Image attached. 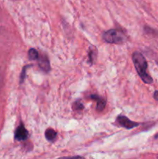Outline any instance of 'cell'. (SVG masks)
Masks as SVG:
<instances>
[{
    "instance_id": "obj_1",
    "label": "cell",
    "mask_w": 158,
    "mask_h": 159,
    "mask_svg": "<svg viewBox=\"0 0 158 159\" xmlns=\"http://www.w3.org/2000/svg\"><path fill=\"white\" fill-rule=\"evenodd\" d=\"M133 61L139 75L147 84L153 83V79L147 73V62L144 56L139 52H135L133 54Z\"/></svg>"
},
{
    "instance_id": "obj_2",
    "label": "cell",
    "mask_w": 158,
    "mask_h": 159,
    "mask_svg": "<svg viewBox=\"0 0 158 159\" xmlns=\"http://www.w3.org/2000/svg\"><path fill=\"white\" fill-rule=\"evenodd\" d=\"M103 39L109 43H122L125 37L120 31L116 30H109L103 34Z\"/></svg>"
},
{
    "instance_id": "obj_3",
    "label": "cell",
    "mask_w": 158,
    "mask_h": 159,
    "mask_svg": "<svg viewBox=\"0 0 158 159\" xmlns=\"http://www.w3.org/2000/svg\"><path fill=\"white\" fill-rule=\"evenodd\" d=\"M117 122L119 123L122 127H125V128L126 129H133L139 125V123L133 122V121L130 120L129 118H127L126 116H118Z\"/></svg>"
},
{
    "instance_id": "obj_4",
    "label": "cell",
    "mask_w": 158,
    "mask_h": 159,
    "mask_svg": "<svg viewBox=\"0 0 158 159\" xmlns=\"http://www.w3.org/2000/svg\"><path fill=\"white\" fill-rule=\"evenodd\" d=\"M28 135H29V134H28L27 130L25 128L24 125L21 124L15 130V139L18 141H25V140L27 139Z\"/></svg>"
},
{
    "instance_id": "obj_5",
    "label": "cell",
    "mask_w": 158,
    "mask_h": 159,
    "mask_svg": "<svg viewBox=\"0 0 158 159\" xmlns=\"http://www.w3.org/2000/svg\"><path fill=\"white\" fill-rule=\"evenodd\" d=\"M37 60H38V65L40 68L44 71H46V72H48L50 69V67L49 59L46 57V55L43 54L41 56H39Z\"/></svg>"
},
{
    "instance_id": "obj_6",
    "label": "cell",
    "mask_w": 158,
    "mask_h": 159,
    "mask_svg": "<svg viewBox=\"0 0 158 159\" xmlns=\"http://www.w3.org/2000/svg\"><path fill=\"white\" fill-rule=\"evenodd\" d=\"M91 99H92L93 100H95L97 102V110L99 111H102V110H104V108L105 107V100L102 98L99 97L97 95H92L91 96Z\"/></svg>"
},
{
    "instance_id": "obj_7",
    "label": "cell",
    "mask_w": 158,
    "mask_h": 159,
    "mask_svg": "<svg viewBox=\"0 0 158 159\" xmlns=\"http://www.w3.org/2000/svg\"><path fill=\"white\" fill-rule=\"evenodd\" d=\"M45 137H46V139L49 141H53L57 137V132L54 131L53 129H47V130L45 131Z\"/></svg>"
},
{
    "instance_id": "obj_8",
    "label": "cell",
    "mask_w": 158,
    "mask_h": 159,
    "mask_svg": "<svg viewBox=\"0 0 158 159\" xmlns=\"http://www.w3.org/2000/svg\"><path fill=\"white\" fill-rule=\"evenodd\" d=\"M28 56H29V58L30 60H37L39 57L38 51L36 49H34V48H31V49L29 50Z\"/></svg>"
},
{
    "instance_id": "obj_9",
    "label": "cell",
    "mask_w": 158,
    "mask_h": 159,
    "mask_svg": "<svg viewBox=\"0 0 158 159\" xmlns=\"http://www.w3.org/2000/svg\"><path fill=\"white\" fill-rule=\"evenodd\" d=\"M29 66H30V65H26V67H24V68H23V71H22L21 75H20V83H22V82L24 81L25 75H26V69L27 68H29Z\"/></svg>"
},
{
    "instance_id": "obj_10",
    "label": "cell",
    "mask_w": 158,
    "mask_h": 159,
    "mask_svg": "<svg viewBox=\"0 0 158 159\" xmlns=\"http://www.w3.org/2000/svg\"><path fill=\"white\" fill-rule=\"evenodd\" d=\"M74 108L75 109V110H83L84 106L82 105V103H81V102H74Z\"/></svg>"
},
{
    "instance_id": "obj_11",
    "label": "cell",
    "mask_w": 158,
    "mask_h": 159,
    "mask_svg": "<svg viewBox=\"0 0 158 159\" xmlns=\"http://www.w3.org/2000/svg\"><path fill=\"white\" fill-rule=\"evenodd\" d=\"M153 97L156 99V101H158V91H155L154 94H153Z\"/></svg>"
},
{
    "instance_id": "obj_12",
    "label": "cell",
    "mask_w": 158,
    "mask_h": 159,
    "mask_svg": "<svg viewBox=\"0 0 158 159\" xmlns=\"http://www.w3.org/2000/svg\"><path fill=\"white\" fill-rule=\"evenodd\" d=\"M1 84H2V79H1V76H0V87H1Z\"/></svg>"
}]
</instances>
